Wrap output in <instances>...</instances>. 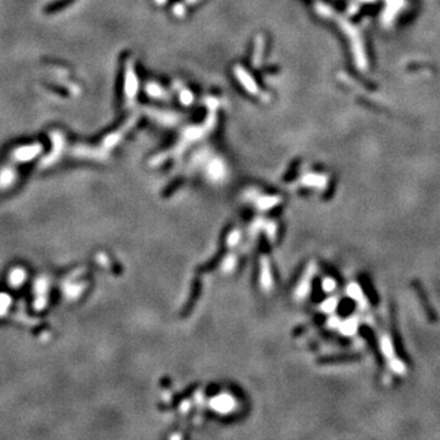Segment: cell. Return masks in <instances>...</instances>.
<instances>
[{
    "label": "cell",
    "mask_w": 440,
    "mask_h": 440,
    "mask_svg": "<svg viewBox=\"0 0 440 440\" xmlns=\"http://www.w3.org/2000/svg\"><path fill=\"white\" fill-rule=\"evenodd\" d=\"M234 73L236 74V76H237V79H239L240 84H241L243 87H245V90L247 91L248 93H251V95H258V93H259L258 86H257L256 82H254L253 80H252V77L250 76V75L246 73L245 70H242V68H240V66H236V68H235V70H234Z\"/></svg>",
    "instance_id": "6da1fadb"
},
{
    "label": "cell",
    "mask_w": 440,
    "mask_h": 440,
    "mask_svg": "<svg viewBox=\"0 0 440 440\" xmlns=\"http://www.w3.org/2000/svg\"><path fill=\"white\" fill-rule=\"evenodd\" d=\"M413 287H414V290H416L417 295H418L420 302H422V304H423V309H424V312L427 313L428 318H429L430 320H436L435 311H434L433 307H431V304L429 303V301H428V297H427V295H425L424 290H423L422 285H420L419 283H413Z\"/></svg>",
    "instance_id": "7a4b0ae2"
},
{
    "label": "cell",
    "mask_w": 440,
    "mask_h": 440,
    "mask_svg": "<svg viewBox=\"0 0 440 440\" xmlns=\"http://www.w3.org/2000/svg\"><path fill=\"white\" fill-rule=\"evenodd\" d=\"M147 92L151 97L157 99H168V93L165 92L164 88L158 84H151L147 87Z\"/></svg>",
    "instance_id": "3957f363"
},
{
    "label": "cell",
    "mask_w": 440,
    "mask_h": 440,
    "mask_svg": "<svg viewBox=\"0 0 440 440\" xmlns=\"http://www.w3.org/2000/svg\"><path fill=\"white\" fill-rule=\"evenodd\" d=\"M179 97H180V101H181V103L185 104V105L191 104L193 101L192 93H191L189 90H186V88H182V90H180Z\"/></svg>",
    "instance_id": "277c9868"
}]
</instances>
